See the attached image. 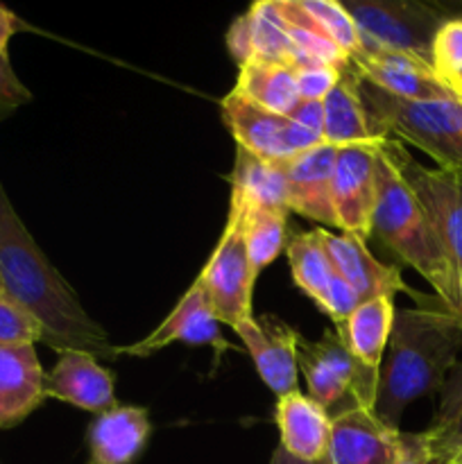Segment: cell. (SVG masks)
<instances>
[{
    "instance_id": "cell-3",
    "label": "cell",
    "mask_w": 462,
    "mask_h": 464,
    "mask_svg": "<svg viewBox=\"0 0 462 464\" xmlns=\"http://www.w3.org/2000/svg\"><path fill=\"white\" fill-rule=\"evenodd\" d=\"M380 143V140H379ZM371 234L379 236L406 266L419 272L447 302L456 288L457 270L439 243L433 225L412 190L376 145V207Z\"/></svg>"
},
{
    "instance_id": "cell-2",
    "label": "cell",
    "mask_w": 462,
    "mask_h": 464,
    "mask_svg": "<svg viewBox=\"0 0 462 464\" xmlns=\"http://www.w3.org/2000/svg\"><path fill=\"white\" fill-rule=\"evenodd\" d=\"M462 352V324L433 306L401 308L394 315L383 358L376 417L399 429L403 411L417 399L439 392Z\"/></svg>"
},
{
    "instance_id": "cell-35",
    "label": "cell",
    "mask_w": 462,
    "mask_h": 464,
    "mask_svg": "<svg viewBox=\"0 0 462 464\" xmlns=\"http://www.w3.org/2000/svg\"><path fill=\"white\" fill-rule=\"evenodd\" d=\"M32 98L30 89L18 80L9 57H0V104L3 107H18Z\"/></svg>"
},
{
    "instance_id": "cell-9",
    "label": "cell",
    "mask_w": 462,
    "mask_h": 464,
    "mask_svg": "<svg viewBox=\"0 0 462 464\" xmlns=\"http://www.w3.org/2000/svg\"><path fill=\"white\" fill-rule=\"evenodd\" d=\"M220 109L236 145L265 163L281 166L322 143L320 136L306 127L297 125L288 116L256 107L236 91L222 98Z\"/></svg>"
},
{
    "instance_id": "cell-15",
    "label": "cell",
    "mask_w": 462,
    "mask_h": 464,
    "mask_svg": "<svg viewBox=\"0 0 462 464\" xmlns=\"http://www.w3.org/2000/svg\"><path fill=\"white\" fill-rule=\"evenodd\" d=\"M338 148L320 143L281 163L285 177V207L308 220L338 227L333 211V166Z\"/></svg>"
},
{
    "instance_id": "cell-4",
    "label": "cell",
    "mask_w": 462,
    "mask_h": 464,
    "mask_svg": "<svg viewBox=\"0 0 462 464\" xmlns=\"http://www.w3.org/2000/svg\"><path fill=\"white\" fill-rule=\"evenodd\" d=\"M358 91L376 139L410 143L428 154L439 168L462 170L460 100L410 102L392 98L362 80H358Z\"/></svg>"
},
{
    "instance_id": "cell-22",
    "label": "cell",
    "mask_w": 462,
    "mask_h": 464,
    "mask_svg": "<svg viewBox=\"0 0 462 464\" xmlns=\"http://www.w3.org/2000/svg\"><path fill=\"white\" fill-rule=\"evenodd\" d=\"M379 140L380 139H376L371 131L356 75L349 68L335 89L324 98L322 143L333 145V148H349V145H376Z\"/></svg>"
},
{
    "instance_id": "cell-39",
    "label": "cell",
    "mask_w": 462,
    "mask_h": 464,
    "mask_svg": "<svg viewBox=\"0 0 462 464\" xmlns=\"http://www.w3.org/2000/svg\"><path fill=\"white\" fill-rule=\"evenodd\" d=\"M18 27H21V21H18L16 14L0 5V57H7L9 41L16 34Z\"/></svg>"
},
{
    "instance_id": "cell-21",
    "label": "cell",
    "mask_w": 462,
    "mask_h": 464,
    "mask_svg": "<svg viewBox=\"0 0 462 464\" xmlns=\"http://www.w3.org/2000/svg\"><path fill=\"white\" fill-rule=\"evenodd\" d=\"M394 315H397L394 297L370 299V302L358 304V308L347 320L335 324V334L362 365L380 370L390 334H392Z\"/></svg>"
},
{
    "instance_id": "cell-7",
    "label": "cell",
    "mask_w": 462,
    "mask_h": 464,
    "mask_svg": "<svg viewBox=\"0 0 462 464\" xmlns=\"http://www.w3.org/2000/svg\"><path fill=\"white\" fill-rule=\"evenodd\" d=\"M361 32L362 45L415 54L430 62V45L447 21L438 7L408 0H347L342 3Z\"/></svg>"
},
{
    "instance_id": "cell-12",
    "label": "cell",
    "mask_w": 462,
    "mask_h": 464,
    "mask_svg": "<svg viewBox=\"0 0 462 464\" xmlns=\"http://www.w3.org/2000/svg\"><path fill=\"white\" fill-rule=\"evenodd\" d=\"M234 331L252 356L261 381L276 399L299 392L297 347L302 335L293 326L274 315H261L240 322Z\"/></svg>"
},
{
    "instance_id": "cell-19",
    "label": "cell",
    "mask_w": 462,
    "mask_h": 464,
    "mask_svg": "<svg viewBox=\"0 0 462 464\" xmlns=\"http://www.w3.org/2000/svg\"><path fill=\"white\" fill-rule=\"evenodd\" d=\"M152 426L145 408L116 406L95 415L86 430L91 464H134L148 444Z\"/></svg>"
},
{
    "instance_id": "cell-38",
    "label": "cell",
    "mask_w": 462,
    "mask_h": 464,
    "mask_svg": "<svg viewBox=\"0 0 462 464\" xmlns=\"http://www.w3.org/2000/svg\"><path fill=\"white\" fill-rule=\"evenodd\" d=\"M288 118L322 139V130H324V102H320V100H299V104L288 113Z\"/></svg>"
},
{
    "instance_id": "cell-33",
    "label": "cell",
    "mask_w": 462,
    "mask_h": 464,
    "mask_svg": "<svg viewBox=\"0 0 462 464\" xmlns=\"http://www.w3.org/2000/svg\"><path fill=\"white\" fill-rule=\"evenodd\" d=\"M397 464H453V458L435 449L424 433H403V456Z\"/></svg>"
},
{
    "instance_id": "cell-31",
    "label": "cell",
    "mask_w": 462,
    "mask_h": 464,
    "mask_svg": "<svg viewBox=\"0 0 462 464\" xmlns=\"http://www.w3.org/2000/svg\"><path fill=\"white\" fill-rule=\"evenodd\" d=\"M430 66L447 84L462 71V18L442 23L430 45Z\"/></svg>"
},
{
    "instance_id": "cell-32",
    "label": "cell",
    "mask_w": 462,
    "mask_h": 464,
    "mask_svg": "<svg viewBox=\"0 0 462 464\" xmlns=\"http://www.w3.org/2000/svg\"><path fill=\"white\" fill-rule=\"evenodd\" d=\"M347 71H340L333 66H322V63H311V66L294 68V80H297V91L302 100H320L324 102L326 95L335 89Z\"/></svg>"
},
{
    "instance_id": "cell-23",
    "label": "cell",
    "mask_w": 462,
    "mask_h": 464,
    "mask_svg": "<svg viewBox=\"0 0 462 464\" xmlns=\"http://www.w3.org/2000/svg\"><path fill=\"white\" fill-rule=\"evenodd\" d=\"M234 91L256 107L281 113V116H288L302 100L293 66L258 62V59L240 66Z\"/></svg>"
},
{
    "instance_id": "cell-14",
    "label": "cell",
    "mask_w": 462,
    "mask_h": 464,
    "mask_svg": "<svg viewBox=\"0 0 462 464\" xmlns=\"http://www.w3.org/2000/svg\"><path fill=\"white\" fill-rule=\"evenodd\" d=\"M403 456V433L374 411H351L331 420V464H397Z\"/></svg>"
},
{
    "instance_id": "cell-42",
    "label": "cell",
    "mask_w": 462,
    "mask_h": 464,
    "mask_svg": "<svg viewBox=\"0 0 462 464\" xmlns=\"http://www.w3.org/2000/svg\"><path fill=\"white\" fill-rule=\"evenodd\" d=\"M453 464H462V444L453 451Z\"/></svg>"
},
{
    "instance_id": "cell-41",
    "label": "cell",
    "mask_w": 462,
    "mask_h": 464,
    "mask_svg": "<svg viewBox=\"0 0 462 464\" xmlns=\"http://www.w3.org/2000/svg\"><path fill=\"white\" fill-rule=\"evenodd\" d=\"M448 86H451V91L457 95V100H460V102H462V71L457 72V75L453 77L451 82H448Z\"/></svg>"
},
{
    "instance_id": "cell-1",
    "label": "cell",
    "mask_w": 462,
    "mask_h": 464,
    "mask_svg": "<svg viewBox=\"0 0 462 464\" xmlns=\"http://www.w3.org/2000/svg\"><path fill=\"white\" fill-rule=\"evenodd\" d=\"M0 290L21 304L43 329V344L57 352H86L116 358L102 324L86 313L75 290L54 270L18 218L0 184Z\"/></svg>"
},
{
    "instance_id": "cell-16",
    "label": "cell",
    "mask_w": 462,
    "mask_h": 464,
    "mask_svg": "<svg viewBox=\"0 0 462 464\" xmlns=\"http://www.w3.org/2000/svg\"><path fill=\"white\" fill-rule=\"evenodd\" d=\"M45 399H59L95 415L118 406L111 372L100 365L93 353L75 349L59 352L53 372L45 374Z\"/></svg>"
},
{
    "instance_id": "cell-28",
    "label": "cell",
    "mask_w": 462,
    "mask_h": 464,
    "mask_svg": "<svg viewBox=\"0 0 462 464\" xmlns=\"http://www.w3.org/2000/svg\"><path fill=\"white\" fill-rule=\"evenodd\" d=\"M426 435L435 449L453 458V451L462 444V362L448 372L442 390H439V406L433 424Z\"/></svg>"
},
{
    "instance_id": "cell-18",
    "label": "cell",
    "mask_w": 462,
    "mask_h": 464,
    "mask_svg": "<svg viewBox=\"0 0 462 464\" xmlns=\"http://www.w3.org/2000/svg\"><path fill=\"white\" fill-rule=\"evenodd\" d=\"M45 401V372L34 344L0 347V429H12Z\"/></svg>"
},
{
    "instance_id": "cell-10",
    "label": "cell",
    "mask_w": 462,
    "mask_h": 464,
    "mask_svg": "<svg viewBox=\"0 0 462 464\" xmlns=\"http://www.w3.org/2000/svg\"><path fill=\"white\" fill-rule=\"evenodd\" d=\"M349 68L358 80L374 89L410 102L428 100H457L451 86L433 71L430 62L406 53H392L383 48L362 45L349 57Z\"/></svg>"
},
{
    "instance_id": "cell-8",
    "label": "cell",
    "mask_w": 462,
    "mask_h": 464,
    "mask_svg": "<svg viewBox=\"0 0 462 464\" xmlns=\"http://www.w3.org/2000/svg\"><path fill=\"white\" fill-rule=\"evenodd\" d=\"M256 276L240 231V211L229 204L225 231L197 276L220 324H229L234 329L240 322L254 317L252 295Z\"/></svg>"
},
{
    "instance_id": "cell-29",
    "label": "cell",
    "mask_w": 462,
    "mask_h": 464,
    "mask_svg": "<svg viewBox=\"0 0 462 464\" xmlns=\"http://www.w3.org/2000/svg\"><path fill=\"white\" fill-rule=\"evenodd\" d=\"M299 7L306 12V16L311 18L317 32L329 41H333L349 57L362 48L361 32H358L356 23L349 16L347 9L342 7V3H333V0H299Z\"/></svg>"
},
{
    "instance_id": "cell-24",
    "label": "cell",
    "mask_w": 462,
    "mask_h": 464,
    "mask_svg": "<svg viewBox=\"0 0 462 464\" xmlns=\"http://www.w3.org/2000/svg\"><path fill=\"white\" fill-rule=\"evenodd\" d=\"M229 204H234L240 211V231H243L245 247H247L249 263H252L254 272L258 275L284 249L285 225H288L290 211L272 207H254V204H245L236 198H229Z\"/></svg>"
},
{
    "instance_id": "cell-34",
    "label": "cell",
    "mask_w": 462,
    "mask_h": 464,
    "mask_svg": "<svg viewBox=\"0 0 462 464\" xmlns=\"http://www.w3.org/2000/svg\"><path fill=\"white\" fill-rule=\"evenodd\" d=\"M358 304L362 302L358 299V295L353 293L351 285H349L338 272H333L329 284V297H326V308H324V313L331 317V322H333V324L344 322L353 311H356Z\"/></svg>"
},
{
    "instance_id": "cell-43",
    "label": "cell",
    "mask_w": 462,
    "mask_h": 464,
    "mask_svg": "<svg viewBox=\"0 0 462 464\" xmlns=\"http://www.w3.org/2000/svg\"><path fill=\"white\" fill-rule=\"evenodd\" d=\"M0 464H3V462H0Z\"/></svg>"
},
{
    "instance_id": "cell-5",
    "label": "cell",
    "mask_w": 462,
    "mask_h": 464,
    "mask_svg": "<svg viewBox=\"0 0 462 464\" xmlns=\"http://www.w3.org/2000/svg\"><path fill=\"white\" fill-rule=\"evenodd\" d=\"M297 365L306 381L308 397L329 412L331 420L351 411H374L380 370L362 365L342 344L335 331L320 340H299Z\"/></svg>"
},
{
    "instance_id": "cell-37",
    "label": "cell",
    "mask_w": 462,
    "mask_h": 464,
    "mask_svg": "<svg viewBox=\"0 0 462 464\" xmlns=\"http://www.w3.org/2000/svg\"><path fill=\"white\" fill-rule=\"evenodd\" d=\"M408 297L415 299L417 306H433V308H438V311L448 313V315L456 317V320L462 324V272H457L456 288H453L451 297H448L447 302L438 299L435 295L417 293V290H412V288H410V293H408Z\"/></svg>"
},
{
    "instance_id": "cell-40",
    "label": "cell",
    "mask_w": 462,
    "mask_h": 464,
    "mask_svg": "<svg viewBox=\"0 0 462 464\" xmlns=\"http://www.w3.org/2000/svg\"><path fill=\"white\" fill-rule=\"evenodd\" d=\"M270 464H331V462H329V458H324V460H320V462H302V460H297V458L290 456L288 451H284L281 447H276V451L272 453V458H270Z\"/></svg>"
},
{
    "instance_id": "cell-25",
    "label": "cell",
    "mask_w": 462,
    "mask_h": 464,
    "mask_svg": "<svg viewBox=\"0 0 462 464\" xmlns=\"http://www.w3.org/2000/svg\"><path fill=\"white\" fill-rule=\"evenodd\" d=\"M285 256H288L293 281L306 297L315 302V306L324 313L326 297H329V284L333 276V266L322 243V231H306L297 234L285 245Z\"/></svg>"
},
{
    "instance_id": "cell-27",
    "label": "cell",
    "mask_w": 462,
    "mask_h": 464,
    "mask_svg": "<svg viewBox=\"0 0 462 464\" xmlns=\"http://www.w3.org/2000/svg\"><path fill=\"white\" fill-rule=\"evenodd\" d=\"M249 34H252V59L267 63L297 66L299 54L290 41L288 25L276 9V0H261L247 9Z\"/></svg>"
},
{
    "instance_id": "cell-6",
    "label": "cell",
    "mask_w": 462,
    "mask_h": 464,
    "mask_svg": "<svg viewBox=\"0 0 462 464\" xmlns=\"http://www.w3.org/2000/svg\"><path fill=\"white\" fill-rule=\"evenodd\" d=\"M379 148L421 204L456 270L462 272V170L421 166L392 139H380Z\"/></svg>"
},
{
    "instance_id": "cell-30",
    "label": "cell",
    "mask_w": 462,
    "mask_h": 464,
    "mask_svg": "<svg viewBox=\"0 0 462 464\" xmlns=\"http://www.w3.org/2000/svg\"><path fill=\"white\" fill-rule=\"evenodd\" d=\"M36 343H43V329L39 322L0 290V347Z\"/></svg>"
},
{
    "instance_id": "cell-11",
    "label": "cell",
    "mask_w": 462,
    "mask_h": 464,
    "mask_svg": "<svg viewBox=\"0 0 462 464\" xmlns=\"http://www.w3.org/2000/svg\"><path fill=\"white\" fill-rule=\"evenodd\" d=\"M376 145L338 148L333 166L331 193L338 229L362 243L371 236L376 207Z\"/></svg>"
},
{
    "instance_id": "cell-36",
    "label": "cell",
    "mask_w": 462,
    "mask_h": 464,
    "mask_svg": "<svg viewBox=\"0 0 462 464\" xmlns=\"http://www.w3.org/2000/svg\"><path fill=\"white\" fill-rule=\"evenodd\" d=\"M226 48H229L231 57L238 62V66L252 62V34H249V21L247 14L236 18L234 25L226 32Z\"/></svg>"
},
{
    "instance_id": "cell-20",
    "label": "cell",
    "mask_w": 462,
    "mask_h": 464,
    "mask_svg": "<svg viewBox=\"0 0 462 464\" xmlns=\"http://www.w3.org/2000/svg\"><path fill=\"white\" fill-rule=\"evenodd\" d=\"M279 447L302 462H320L329 453L331 417L308 394L293 392L276 401Z\"/></svg>"
},
{
    "instance_id": "cell-26",
    "label": "cell",
    "mask_w": 462,
    "mask_h": 464,
    "mask_svg": "<svg viewBox=\"0 0 462 464\" xmlns=\"http://www.w3.org/2000/svg\"><path fill=\"white\" fill-rule=\"evenodd\" d=\"M231 198L254 207L285 208V177L281 166L265 163L245 150L236 148V166L231 172Z\"/></svg>"
},
{
    "instance_id": "cell-13",
    "label": "cell",
    "mask_w": 462,
    "mask_h": 464,
    "mask_svg": "<svg viewBox=\"0 0 462 464\" xmlns=\"http://www.w3.org/2000/svg\"><path fill=\"white\" fill-rule=\"evenodd\" d=\"M172 343H186L190 347L207 344V347L216 349L217 358H220L222 352L229 349L226 340L222 338L220 320L213 313L207 293H204L202 284L197 279L190 284V288L177 302L170 315L148 338L139 340L134 344H127V347H116V356L145 358L157 353L159 349H166Z\"/></svg>"
},
{
    "instance_id": "cell-17",
    "label": "cell",
    "mask_w": 462,
    "mask_h": 464,
    "mask_svg": "<svg viewBox=\"0 0 462 464\" xmlns=\"http://www.w3.org/2000/svg\"><path fill=\"white\" fill-rule=\"evenodd\" d=\"M322 231V243L331 258L333 270L347 281L358 295L361 302H370L376 297H394L397 293H410L401 272L394 266H385L379 258L371 256L367 245L361 238L349 234H331Z\"/></svg>"
}]
</instances>
